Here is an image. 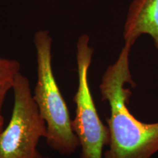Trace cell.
Returning <instances> with one entry per match:
<instances>
[{
  "label": "cell",
  "mask_w": 158,
  "mask_h": 158,
  "mask_svg": "<svg viewBox=\"0 0 158 158\" xmlns=\"http://www.w3.org/2000/svg\"><path fill=\"white\" fill-rule=\"evenodd\" d=\"M133 45L124 43L115 62L105 71L100 84L102 100L107 101L110 116L108 149L103 158H152L158 152V122L146 123L130 111L129 102L135 86L130 67V50Z\"/></svg>",
  "instance_id": "cell-1"
},
{
  "label": "cell",
  "mask_w": 158,
  "mask_h": 158,
  "mask_svg": "<svg viewBox=\"0 0 158 158\" xmlns=\"http://www.w3.org/2000/svg\"><path fill=\"white\" fill-rule=\"evenodd\" d=\"M37 80L33 98L46 124L45 141L51 149L71 155L80 147L72 127L69 110L55 79L52 68V38L48 31L35 34Z\"/></svg>",
  "instance_id": "cell-2"
},
{
  "label": "cell",
  "mask_w": 158,
  "mask_h": 158,
  "mask_svg": "<svg viewBox=\"0 0 158 158\" xmlns=\"http://www.w3.org/2000/svg\"><path fill=\"white\" fill-rule=\"evenodd\" d=\"M12 89L14 104L10 120L0 133V158H41L37 146L41 138L46 137L47 128L29 79L19 73Z\"/></svg>",
  "instance_id": "cell-3"
},
{
  "label": "cell",
  "mask_w": 158,
  "mask_h": 158,
  "mask_svg": "<svg viewBox=\"0 0 158 158\" xmlns=\"http://www.w3.org/2000/svg\"><path fill=\"white\" fill-rule=\"evenodd\" d=\"M88 35H81L76 43L78 88L73 98L76 114L72 127L81 148V158H103V148L109 143V130L100 119L89 83V70L94 50Z\"/></svg>",
  "instance_id": "cell-4"
},
{
  "label": "cell",
  "mask_w": 158,
  "mask_h": 158,
  "mask_svg": "<svg viewBox=\"0 0 158 158\" xmlns=\"http://www.w3.org/2000/svg\"><path fill=\"white\" fill-rule=\"evenodd\" d=\"M149 35L158 51V0H133L124 26V43L133 45L141 35Z\"/></svg>",
  "instance_id": "cell-5"
},
{
  "label": "cell",
  "mask_w": 158,
  "mask_h": 158,
  "mask_svg": "<svg viewBox=\"0 0 158 158\" xmlns=\"http://www.w3.org/2000/svg\"><path fill=\"white\" fill-rule=\"evenodd\" d=\"M20 69L21 64L17 60L0 56V84L13 82Z\"/></svg>",
  "instance_id": "cell-6"
},
{
  "label": "cell",
  "mask_w": 158,
  "mask_h": 158,
  "mask_svg": "<svg viewBox=\"0 0 158 158\" xmlns=\"http://www.w3.org/2000/svg\"><path fill=\"white\" fill-rule=\"evenodd\" d=\"M13 82H7L0 84V133L4 129V124H5L3 115L2 114V109L6 96L13 86Z\"/></svg>",
  "instance_id": "cell-7"
},
{
  "label": "cell",
  "mask_w": 158,
  "mask_h": 158,
  "mask_svg": "<svg viewBox=\"0 0 158 158\" xmlns=\"http://www.w3.org/2000/svg\"><path fill=\"white\" fill-rule=\"evenodd\" d=\"M41 158H54V157H48V156H46V157H45V156H42Z\"/></svg>",
  "instance_id": "cell-8"
}]
</instances>
